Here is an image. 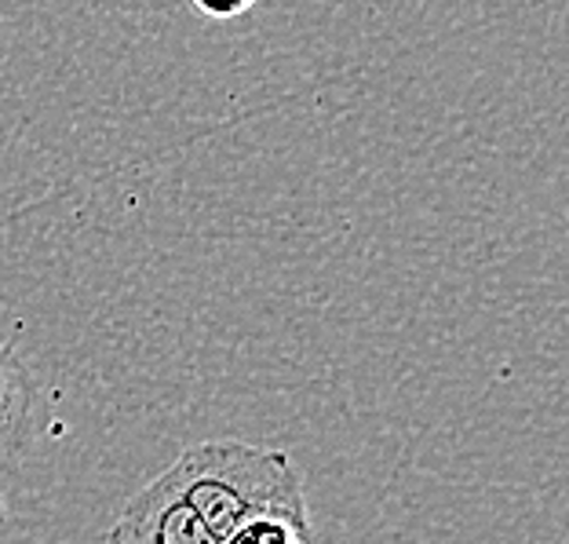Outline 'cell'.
I'll use <instances>...</instances> for the list:
<instances>
[{"instance_id": "1", "label": "cell", "mask_w": 569, "mask_h": 544, "mask_svg": "<svg viewBox=\"0 0 569 544\" xmlns=\"http://www.w3.org/2000/svg\"><path fill=\"white\" fill-rule=\"evenodd\" d=\"M164 472L216 537H227L249 515L270 508H307L303 478L289 453L241 443V438L193 443Z\"/></svg>"}, {"instance_id": "2", "label": "cell", "mask_w": 569, "mask_h": 544, "mask_svg": "<svg viewBox=\"0 0 569 544\" xmlns=\"http://www.w3.org/2000/svg\"><path fill=\"white\" fill-rule=\"evenodd\" d=\"M107 544H223V537H216L198 520L168 472H161L128 497L118 523L110 526Z\"/></svg>"}, {"instance_id": "3", "label": "cell", "mask_w": 569, "mask_h": 544, "mask_svg": "<svg viewBox=\"0 0 569 544\" xmlns=\"http://www.w3.org/2000/svg\"><path fill=\"white\" fill-rule=\"evenodd\" d=\"M37 435V384L16 347L0 344V472L16 468Z\"/></svg>"}, {"instance_id": "4", "label": "cell", "mask_w": 569, "mask_h": 544, "mask_svg": "<svg viewBox=\"0 0 569 544\" xmlns=\"http://www.w3.org/2000/svg\"><path fill=\"white\" fill-rule=\"evenodd\" d=\"M223 544H315L307 508H270L238 523Z\"/></svg>"}, {"instance_id": "5", "label": "cell", "mask_w": 569, "mask_h": 544, "mask_svg": "<svg viewBox=\"0 0 569 544\" xmlns=\"http://www.w3.org/2000/svg\"><path fill=\"white\" fill-rule=\"evenodd\" d=\"M193 8L201 11V16H209V19H219V22H227V19H238L244 16V11H252L260 0H190Z\"/></svg>"}, {"instance_id": "6", "label": "cell", "mask_w": 569, "mask_h": 544, "mask_svg": "<svg viewBox=\"0 0 569 544\" xmlns=\"http://www.w3.org/2000/svg\"><path fill=\"white\" fill-rule=\"evenodd\" d=\"M8 526V504H4V497H0V530Z\"/></svg>"}]
</instances>
